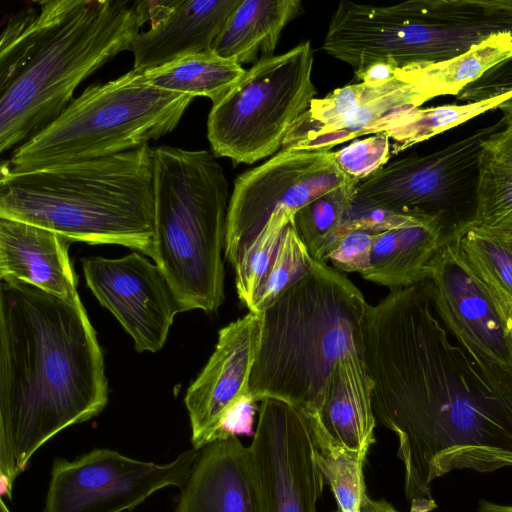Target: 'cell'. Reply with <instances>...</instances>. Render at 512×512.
I'll list each match as a JSON object with an SVG mask.
<instances>
[{
    "label": "cell",
    "mask_w": 512,
    "mask_h": 512,
    "mask_svg": "<svg viewBox=\"0 0 512 512\" xmlns=\"http://www.w3.org/2000/svg\"><path fill=\"white\" fill-rule=\"evenodd\" d=\"M363 340L373 413L398 437L411 512L434 510L431 485L453 470L512 467V371L449 339L429 279L368 304Z\"/></svg>",
    "instance_id": "cell-1"
},
{
    "label": "cell",
    "mask_w": 512,
    "mask_h": 512,
    "mask_svg": "<svg viewBox=\"0 0 512 512\" xmlns=\"http://www.w3.org/2000/svg\"><path fill=\"white\" fill-rule=\"evenodd\" d=\"M108 402L104 358L81 302L20 280L0 285V479L11 498L32 456Z\"/></svg>",
    "instance_id": "cell-2"
},
{
    "label": "cell",
    "mask_w": 512,
    "mask_h": 512,
    "mask_svg": "<svg viewBox=\"0 0 512 512\" xmlns=\"http://www.w3.org/2000/svg\"><path fill=\"white\" fill-rule=\"evenodd\" d=\"M9 20L0 44V152L51 124L77 86L151 22V1L46 0Z\"/></svg>",
    "instance_id": "cell-3"
},
{
    "label": "cell",
    "mask_w": 512,
    "mask_h": 512,
    "mask_svg": "<svg viewBox=\"0 0 512 512\" xmlns=\"http://www.w3.org/2000/svg\"><path fill=\"white\" fill-rule=\"evenodd\" d=\"M154 149L26 172L1 165L0 217L54 231L70 241L117 244L154 257Z\"/></svg>",
    "instance_id": "cell-4"
},
{
    "label": "cell",
    "mask_w": 512,
    "mask_h": 512,
    "mask_svg": "<svg viewBox=\"0 0 512 512\" xmlns=\"http://www.w3.org/2000/svg\"><path fill=\"white\" fill-rule=\"evenodd\" d=\"M368 303L347 277L315 261L311 271L262 313L249 387L255 402L286 401L318 414L337 361L364 355Z\"/></svg>",
    "instance_id": "cell-5"
},
{
    "label": "cell",
    "mask_w": 512,
    "mask_h": 512,
    "mask_svg": "<svg viewBox=\"0 0 512 512\" xmlns=\"http://www.w3.org/2000/svg\"><path fill=\"white\" fill-rule=\"evenodd\" d=\"M155 264L185 311L224 302L228 182L207 150L154 149Z\"/></svg>",
    "instance_id": "cell-6"
},
{
    "label": "cell",
    "mask_w": 512,
    "mask_h": 512,
    "mask_svg": "<svg viewBox=\"0 0 512 512\" xmlns=\"http://www.w3.org/2000/svg\"><path fill=\"white\" fill-rule=\"evenodd\" d=\"M510 29L497 0H410L386 6L341 1L322 48L357 75L374 63L402 68L448 60Z\"/></svg>",
    "instance_id": "cell-7"
},
{
    "label": "cell",
    "mask_w": 512,
    "mask_h": 512,
    "mask_svg": "<svg viewBox=\"0 0 512 512\" xmlns=\"http://www.w3.org/2000/svg\"><path fill=\"white\" fill-rule=\"evenodd\" d=\"M194 97L156 88L130 70L92 84L6 161L26 172L106 157L148 144L176 128Z\"/></svg>",
    "instance_id": "cell-8"
},
{
    "label": "cell",
    "mask_w": 512,
    "mask_h": 512,
    "mask_svg": "<svg viewBox=\"0 0 512 512\" xmlns=\"http://www.w3.org/2000/svg\"><path fill=\"white\" fill-rule=\"evenodd\" d=\"M312 67L308 41L246 70L210 110L207 137L213 154L252 164L280 151L294 123L316 98Z\"/></svg>",
    "instance_id": "cell-9"
},
{
    "label": "cell",
    "mask_w": 512,
    "mask_h": 512,
    "mask_svg": "<svg viewBox=\"0 0 512 512\" xmlns=\"http://www.w3.org/2000/svg\"><path fill=\"white\" fill-rule=\"evenodd\" d=\"M499 122L428 155L386 164L360 181L352 208H379L438 225L445 241L472 223L483 141L504 127Z\"/></svg>",
    "instance_id": "cell-10"
},
{
    "label": "cell",
    "mask_w": 512,
    "mask_h": 512,
    "mask_svg": "<svg viewBox=\"0 0 512 512\" xmlns=\"http://www.w3.org/2000/svg\"><path fill=\"white\" fill-rule=\"evenodd\" d=\"M351 180L329 150L281 149L261 165L242 173L234 182L229 200L226 260L234 267L278 210L297 212Z\"/></svg>",
    "instance_id": "cell-11"
},
{
    "label": "cell",
    "mask_w": 512,
    "mask_h": 512,
    "mask_svg": "<svg viewBox=\"0 0 512 512\" xmlns=\"http://www.w3.org/2000/svg\"><path fill=\"white\" fill-rule=\"evenodd\" d=\"M199 449L181 453L171 462L157 464L110 449H94L75 460H55L44 512L130 511L156 491L182 488Z\"/></svg>",
    "instance_id": "cell-12"
},
{
    "label": "cell",
    "mask_w": 512,
    "mask_h": 512,
    "mask_svg": "<svg viewBox=\"0 0 512 512\" xmlns=\"http://www.w3.org/2000/svg\"><path fill=\"white\" fill-rule=\"evenodd\" d=\"M249 450L262 512H316L324 477L301 409L263 399Z\"/></svg>",
    "instance_id": "cell-13"
},
{
    "label": "cell",
    "mask_w": 512,
    "mask_h": 512,
    "mask_svg": "<svg viewBox=\"0 0 512 512\" xmlns=\"http://www.w3.org/2000/svg\"><path fill=\"white\" fill-rule=\"evenodd\" d=\"M428 273L433 309L457 344L482 365L512 371L509 322L465 261L455 238L438 248Z\"/></svg>",
    "instance_id": "cell-14"
},
{
    "label": "cell",
    "mask_w": 512,
    "mask_h": 512,
    "mask_svg": "<svg viewBox=\"0 0 512 512\" xmlns=\"http://www.w3.org/2000/svg\"><path fill=\"white\" fill-rule=\"evenodd\" d=\"M425 102L412 66L399 68L381 85H346L313 99L281 149L329 150L362 135L382 133L395 115Z\"/></svg>",
    "instance_id": "cell-15"
},
{
    "label": "cell",
    "mask_w": 512,
    "mask_h": 512,
    "mask_svg": "<svg viewBox=\"0 0 512 512\" xmlns=\"http://www.w3.org/2000/svg\"><path fill=\"white\" fill-rule=\"evenodd\" d=\"M82 267L88 287L131 335L136 351H159L175 315L185 311L160 268L137 252L86 257Z\"/></svg>",
    "instance_id": "cell-16"
},
{
    "label": "cell",
    "mask_w": 512,
    "mask_h": 512,
    "mask_svg": "<svg viewBox=\"0 0 512 512\" xmlns=\"http://www.w3.org/2000/svg\"><path fill=\"white\" fill-rule=\"evenodd\" d=\"M261 327L262 313L249 312L219 330L214 352L184 398L193 448L222 438L232 410L243 400L253 399L249 380Z\"/></svg>",
    "instance_id": "cell-17"
},
{
    "label": "cell",
    "mask_w": 512,
    "mask_h": 512,
    "mask_svg": "<svg viewBox=\"0 0 512 512\" xmlns=\"http://www.w3.org/2000/svg\"><path fill=\"white\" fill-rule=\"evenodd\" d=\"M176 512H262L249 447L236 435L201 447Z\"/></svg>",
    "instance_id": "cell-18"
},
{
    "label": "cell",
    "mask_w": 512,
    "mask_h": 512,
    "mask_svg": "<svg viewBox=\"0 0 512 512\" xmlns=\"http://www.w3.org/2000/svg\"><path fill=\"white\" fill-rule=\"evenodd\" d=\"M242 0L167 1L161 17L140 32L131 51L133 70L144 73L187 55L213 50L228 18Z\"/></svg>",
    "instance_id": "cell-19"
},
{
    "label": "cell",
    "mask_w": 512,
    "mask_h": 512,
    "mask_svg": "<svg viewBox=\"0 0 512 512\" xmlns=\"http://www.w3.org/2000/svg\"><path fill=\"white\" fill-rule=\"evenodd\" d=\"M71 241L28 222L0 217V279L20 280L68 301L81 300L68 257Z\"/></svg>",
    "instance_id": "cell-20"
},
{
    "label": "cell",
    "mask_w": 512,
    "mask_h": 512,
    "mask_svg": "<svg viewBox=\"0 0 512 512\" xmlns=\"http://www.w3.org/2000/svg\"><path fill=\"white\" fill-rule=\"evenodd\" d=\"M372 381L364 355L343 356L335 364L318 413L327 437L345 450L366 458L374 443L376 419L372 409Z\"/></svg>",
    "instance_id": "cell-21"
},
{
    "label": "cell",
    "mask_w": 512,
    "mask_h": 512,
    "mask_svg": "<svg viewBox=\"0 0 512 512\" xmlns=\"http://www.w3.org/2000/svg\"><path fill=\"white\" fill-rule=\"evenodd\" d=\"M300 10L298 0H242L217 37L213 51L240 65L271 57L282 30Z\"/></svg>",
    "instance_id": "cell-22"
},
{
    "label": "cell",
    "mask_w": 512,
    "mask_h": 512,
    "mask_svg": "<svg viewBox=\"0 0 512 512\" xmlns=\"http://www.w3.org/2000/svg\"><path fill=\"white\" fill-rule=\"evenodd\" d=\"M512 58V32L494 33L448 60L412 65L420 91L428 101L458 96L489 70Z\"/></svg>",
    "instance_id": "cell-23"
},
{
    "label": "cell",
    "mask_w": 512,
    "mask_h": 512,
    "mask_svg": "<svg viewBox=\"0 0 512 512\" xmlns=\"http://www.w3.org/2000/svg\"><path fill=\"white\" fill-rule=\"evenodd\" d=\"M245 71L236 61L211 50L184 56L143 74L147 83L156 88L194 98L207 97L215 104L233 88Z\"/></svg>",
    "instance_id": "cell-24"
},
{
    "label": "cell",
    "mask_w": 512,
    "mask_h": 512,
    "mask_svg": "<svg viewBox=\"0 0 512 512\" xmlns=\"http://www.w3.org/2000/svg\"><path fill=\"white\" fill-rule=\"evenodd\" d=\"M455 239L465 261L509 322L512 307V237L467 226Z\"/></svg>",
    "instance_id": "cell-25"
},
{
    "label": "cell",
    "mask_w": 512,
    "mask_h": 512,
    "mask_svg": "<svg viewBox=\"0 0 512 512\" xmlns=\"http://www.w3.org/2000/svg\"><path fill=\"white\" fill-rule=\"evenodd\" d=\"M511 97L512 91L498 97L468 102L467 104H450L405 110L395 115L384 131L389 139L394 142L391 153L401 152L488 110L498 108Z\"/></svg>",
    "instance_id": "cell-26"
},
{
    "label": "cell",
    "mask_w": 512,
    "mask_h": 512,
    "mask_svg": "<svg viewBox=\"0 0 512 512\" xmlns=\"http://www.w3.org/2000/svg\"><path fill=\"white\" fill-rule=\"evenodd\" d=\"M358 183L351 180L295 212L293 225L314 261L327 263L338 243V232L348 219Z\"/></svg>",
    "instance_id": "cell-27"
},
{
    "label": "cell",
    "mask_w": 512,
    "mask_h": 512,
    "mask_svg": "<svg viewBox=\"0 0 512 512\" xmlns=\"http://www.w3.org/2000/svg\"><path fill=\"white\" fill-rule=\"evenodd\" d=\"M316 444V460L324 480L342 512H359L366 495L365 458L335 445L325 434L317 415H307Z\"/></svg>",
    "instance_id": "cell-28"
},
{
    "label": "cell",
    "mask_w": 512,
    "mask_h": 512,
    "mask_svg": "<svg viewBox=\"0 0 512 512\" xmlns=\"http://www.w3.org/2000/svg\"><path fill=\"white\" fill-rule=\"evenodd\" d=\"M469 226L512 237V166L485 151L480 163L476 209Z\"/></svg>",
    "instance_id": "cell-29"
},
{
    "label": "cell",
    "mask_w": 512,
    "mask_h": 512,
    "mask_svg": "<svg viewBox=\"0 0 512 512\" xmlns=\"http://www.w3.org/2000/svg\"><path fill=\"white\" fill-rule=\"evenodd\" d=\"M315 261L299 238L292 221L287 225L271 268L262 281L250 305L249 312L261 314L286 291L304 278Z\"/></svg>",
    "instance_id": "cell-30"
},
{
    "label": "cell",
    "mask_w": 512,
    "mask_h": 512,
    "mask_svg": "<svg viewBox=\"0 0 512 512\" xmlns=\"http://www.w3.org/2000/svg\"><path fill=\"white\" fill-rule=\"evenodd\" d=\"M294 214L295 212L289 209L275 212L233 267L238 297L247 308L268 274L284 231Z\"/></svg>",
    "instance_id": "cell-31"
},
{
    "label": "cell",
    "mask_w": 512,
    "mask_h": 512,
    "mask_svg": "<svg viewBox=\"0 0 512 512\" xmlns=\"http://www.w3.org/2000/svg\"><path fill=\"white\" fill-rule=\"evenodd\" d=\"M391 143L384 133L355 140L334 152L340 170L350 179L360 182L385 166L391 156Z\"/></svg>",
    "instance_id": "cell-32"
},
{
    "label": "cell",
    "mask_w": 512,
    "mask_h": 512,
    "mask_svg": "<svg viewBox=\"0 0 512 512\" xmlns=\"http://www.w3.org/2000/svg\"><path fill=\"white\" fill-rule=\"evenodd\" d=\"M374 234L355 230L343 236L328 255L335 269L339 272L365 273L370 266L371 249Z\"/></svg>",
    "instance_id": "cell-33"
},
{
    "label": "cell",
    "mask_w": 512,
    "mask_h": 512,
    "mask_svg": "<svg viewBox=\"0 0 512 512\" xmlns=\"http://www.w3.org/2000/svg\"><path fill=\"white\" fill-rule=\"evenodd\" d=\"M398 246V234L396 230L374 234L370 266L361 276L385 287L389 286L394 260Z\"/></svg>",
    "instance_id": "cell-34"
},
{
    "label": "cell",
    "mask_w": 512,
    "mask_h": 512,
    "mask_svg": "<svg viewBox=\"0 0 512 512\" xmlns=\"http://www.w3.org/2000/svg\"><path fill=\"white\" fill-rule=\"evenodd\" d=\"M512 91V58L489 70L466 87L458 96L460 101L476 102L498 97Z\"/></svg>",
    "instance_id": "cell-35"
},
{
    "label": "cell",
    "mask_w": 512,
    "mask_h": 512,
    "mask_svg": "<svg viewBox=\"0 0 512 512\" xmlns=\"http://www.w3.org/2000/svg\"><path fill=\"white\" fill-rule=\"evenodd\" d=\"M488 136L482 143L484 151L494 160L512 166V121Z\"/></svg>",
    "instance_id": "cell-36"
},
{
    "label": "cell",
    "mask_w": 512,
    "mask_h": 512,
    "mask_svg": "<svg viewBox=\"0 0 512 512\" xmlns=\"http://www.w3.org/2000/svg\"><path fill=\"white\" fill-rule=\"evenodd\" d=\"M399 68L389 63H374L356 75L363 83L368 85H381L392 79Z\"/></svg>",
    "instance_id": "cell-37"
},
{
    "label": "cell",
    "mask_w": 512,
    "mask_h": 512,
    "mask_svg": "<svg viewBox=\"0 0 512 512\" xmlns=\"http://www.w3.org/2000/svg\"><path fill=\"white\" fill-rule=\"evenodd\" d=\"M359 512H400L385 500H373L366 494L361 502Z\"/></svg>",
    "instance_id": "cell-38"
},
{
    "label": "cell",
    "mask_w": 512,
    "mask_h": 512,
    "mask_svg": "<svg viewBox=\"0 0 512 512\" xmlns=\"http://www.w3.org/2000/svg\"><path fill=\"white\" fill-rule=\"evenodd\" d=\"M476 512H512V505L498 504L481 499Z\"/></svg>",
    "instance_id": "cell-39"
},
{
    "label": "cell",
    "mask_w": 512,
    "mask_h": 512,
    "mask_svg": "<svg viewBox=\"0 0 512 512\" xmlns=\"http://www.w3.org/2000/svg\"><path fill=\"white\" fill-rule=\"evenodd\" d=\"M1 512H10L8 507L5 505L3 499L1 500Z\"/></svg>",
    "instance_id": "cell-40"
},
{
    "label": "cell",
    "mask_w": 512,
    "mask_h": 512,
    "mask_svg": "<svg viewBox=\"0 0 512 512\" xmlns=\"http://www.w3.org/2000/svg\"><path fill=\"white\" fill-rule=\"evenodd\" d=\"M509 328H510L511 335H512V307H511L510 315H509Z\"/></svg>",
    "instance_id": "cell-41"
},
{
    "label": "cell",
    "mask_w": 512,
    "mask_h": 512,
    "mask_svg": "<svg viewBox=\"0 0 512 512\" xmlns=\"http://www.w3.org/2000/svg\"><path fill=\"white\" fill-rule=\"evenodd\" d=\"M334 512H342V511H341L340 509H338V510H336V511H334Z\"/></svg>",
    "instance_id": "cell-42"
}]
</instances>
